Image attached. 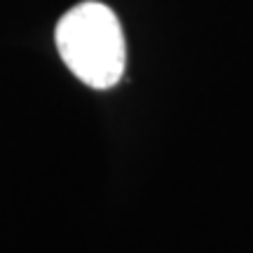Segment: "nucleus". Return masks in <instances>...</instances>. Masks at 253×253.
<instances>
[{"label":"nucleus","mask_w":253,"mask_h":253,"mask_svg":"<svg viewBox=\"0 0 253 253\" xmlns=\"http://www.w3.org/2000/svg\"><path fill=\"white\" fill-rule=\"evenodd\" d=\"M56 49L68 71L94 89L115 87L126 68V42L118 14L96 0L68 9L56 24Z\"/></svg>","instance_id":"obj_1"}]
</instances>
